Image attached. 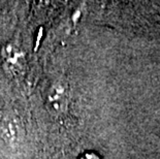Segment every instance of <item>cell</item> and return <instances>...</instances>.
<instances>
[{"mask_svg": "<svg viewBox=\"0 0 160 159\" xmlns=\"http://www.w3.org/2000/svg\"><path fill=\"white\" fill-rule=\"evenodd\" d=\"M50 106L57 112H61L65 109L67 104V91L66 87L62 84H57L53 86L52 90L49 93Z\"/></svg>", "mask_w": 160, "mask_h": 159, "instance_id": "6da1fadb", "label": "cell"}, {"mask_svg": "<svg viewBox=\"0 0 160 159\" xmlns=\"http://www.w3.org/2000/svg\"><path fill=\"white\" fill-rule=\"evenodd\" d=\"M81 159H100V158L94 153H88L86 155H84V156L82 157Z\"/></svg>", "mask_w": 160, "mask_h": 159, "instance_id": "7a4b0ae2", "label": "cell"}]
</instances>
